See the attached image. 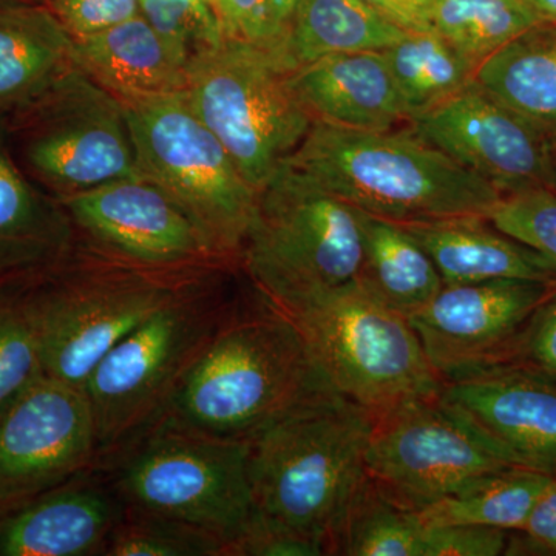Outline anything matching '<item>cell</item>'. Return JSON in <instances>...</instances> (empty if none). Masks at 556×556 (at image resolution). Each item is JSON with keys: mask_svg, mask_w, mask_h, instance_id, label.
<instances>
[{"mask_svg": "<svg viewBox=\"0 0 556 556\" xmlns=\"http://www.w3.org/2000/svg\"><path fill=\"white\" fill-rule=\"evenodd\" d=\"M329 387L294 321L263 298L252 308L239 303L223 321L179 382L160 422L248 441Z\"/></svg>", "mask_w": 556, "mask_h": 556, "instance_id": "6da1fadb", "label": "cell"}, {"mask_svg": "<svg viewBox=\"0 0 556 556\" xmlns=\"http://www.w3.org/2000/svg\"><path fill=\"white\" fill-rule=\"evenodd\" d=\"M375 415L329 387L270 420L249 441L255 508L327 544L367 479Z\"/></svg>", "mask_w": 556, "mask_h": 556, "instance_id": "7a4b0ae2", "label": "cell"}, {"mask_svg": "<svg viewBox=\"0 0 556 556\" xmlns=\"http://www.w3.org/2000/svg\"><path fill=\"white\" fill-rule=\"evenodd\" d=\"M287 164L358 211L396 223L486 218L503 197L412 130H353L314 121Z\"/></svg>", "mask_w": 556, "mask_h": 556, "instance_id": "3957f363", "label": "cell"}, {"mask_svg": "<svg viewBox=\"0 0 556 556\" xmlns=\"http://www.w3.org/2000/svg\"><path fill=\"white\" fill-rule=\"evenodd\" d=\"M222 268H150L110 255L73 258L27 280L22 299L43 375L80 388L94 367L181 289Z\"/></svg>", "mask_w": 556, "mask_h": 556, "instance_id": "277c9868", "label": "cell"}, {"mask_svg": "<svg viewBox=\"0 0 556 556\" xmlns=\"http://www.w3.org/2000/svg\"><path fill=\"white\" fill-rule=\"evenodd\" d=\"M212 270L161 306L84 383L105 467L160 422L175 390L239 302Z\"/></svg>", "mask_w": 556, "mask_h": 556, "instance_id": "5b68a950", "label": "cell"}, {"mask_svg": "<svg viewBox=\"0 0 556 556\" xmlns=\"http://www.w3.org/2000/svg\"><path fill=\"white\" fill-rule=\"evenodd\" d=\"M240 258L274 306L356 283L362 212L285 164L260 190Z\"/></svg>", "mask_w": 556, "mask_h": 556, "instance_id": "8992f818", "label": "cell"}, {"mask_svg": "<svg viewBox=\"0 0 556 556\" xmlns=\"http://www.w3.org/2000/svg\"><path fill=\"white\" fill-rule=\"evenodd\" d=\"M276 308L294 321L334 390L372 415L438 396L441 379L408 318L361 281Z\"/></svg>", "mask_w": 556, "mask_h": 556, "instance_id": "52a82bcc", "label": "cell"}, {"mask_svg": "<svg viewBox=\"0 0 556 556\" xmlns=\"http://www.w3.org/2000/svg\"><path fill=\"white\" fill-rule=\"evenodd\" d=\"M121 104L139 175L185 211L219 257H241L260 192L190 109L185 91Z\"/></svg>", "mask_w": 556, "mask_h": 556, "instance_id": "ba28073f", "label": "cell"}, {"mask_svg": "<svg viewBox=\"0 0 556 556\" xmlns=\"http://www.w3.org/2000/svg\"><path fill=\"white\" fill-rule=\"evenodd\" d=\"M100 468L127 506L200 527L226 548L255 511L243 439L160 422Z\"/></svg>", "mask_w": 556, "mask_h": 556, "instance_id": "9c48e42d", "label": "cell"}, {"mask_svg": "<svg viewBox=\"0 0 556 556\" xmlns=\"http://www.w3.org/2000/svg\"><path fill=\"white\" fill-rule=\"evenodd\" d=\"M289 75L265 47L228 36L188 68L185 97L190 109L258 192L313 127Z\"/></svg>", "mask_w": 556, "mask_h": 556, "instance_id": "30bf717a", "label": "cell"}, {"mask_svg": "<svg viewBox=\"0 0 556 556\" xmlns=\"http://www.w3.org/2000/svg\"><path fill=\"white\" fill-rule=\"evenodd\" d=\"M5 124L21 166L58 200L141 177L123 104L78 65Z\"/></svg>", "mask_w": 556, "mask_h": 556, "instance_id": "8fae6325", "label": "cell"}, {"mask_svg": "<svg viewBox=\"0 0 556 556\" xmlns=\"http://www.w3.org/2000/svg\"><path fill=\"white\" fill-rule=\"evenodd\" d=\"M514 467L438 396L375 415L365 468L391 500L422 510L492 471Z\"/></svg>", "mask_w": 556, "mask_h": 556, "instance_id": "7c38bea8", "label": "cell"}, {"mask_svg": "<svg viewBox=\"0 0 556 556\" xmlns=\"http://www.w3.org/2000/svg\"><path fill=\"white\" fill-rule=\"evenodd\" d=\"M98 466L80 388L42 375L0 401V515Z\"/></svg>", "mask_w": 556, "mask_h": 556, "instance_id": "4fadbf2b", "label": "cell"}, {"mask_svg": "<svg viewBox=\"0 0 556 556\" xmlns=\"http://www.w3.org/2000/svg\"><path fill=\"white\" fill-rule=\"evenodd\" d=\"M413 134L486 179L503 195L555 190L554 137L471 83L408 121Z\"/></svg>", "mask_w": 556, "mask_h": 556, "instance_id": "5bb4252c", "label": "cell"}, {"mask_svg": "<svg viewBox=\"0 0 556 556\" xmlns=\"http://www.w3.org/2000/svg\"><path fill=\"white\" fill-rule=\"evenodd\" d=\"M60 201L73 226L110 257L150 268H223L228 262L146 178L116 179Z\"/></svg>", "mask_w": 556, "mask_h": 556, "instance_id": "9a60e30c", "label": "cell"}, {"mask_svg": "<svg viewBox=\"0 0 556 556\" xmlns=\"http://www.w3.org/2000/svg\"><path fill=\"white\" fill-rule=\"evenodd\" d=\"M438 397L514 467L556 475V379L492 362L441 380Z\"/></svg>", "mask_w": 556, "mask_h": 556, "instance_id": "2e32d148", "label": "cell"}, {"mask_svg": "<svg viewBox=\"0 0 556 556\" xmlns=\"http://www.w3.org/2000/svg\"><path fill=\"white\" fill-rule=\"evenodd\" d=\"M555 294L554 283L515 278L444 285L408 320L442 380L503 361L507 343Z\"/></svg>", "mask_w": 556, "mask_h": 556, "instance_id": "e0dca14e", "label": "cell"}, {"mask_svg": "<svg viewBox=\"0 0 556 556\" xmlns=\"http://www.w3.org/2000/svg\"><path fill=\"white\" fill-rule=\"evenodd\" d=\"M126 508L108 471L91 468L0 515V556L104 555Z\"/></svg>", "mask_w": 556, "mask_h": 556, "instance_id": "ac0fdd59", "label": "cell"}, {"mask_svg": "<svg viewBox=\"0 0 556 556\" xmlns=\"http://www.w3.org/2000/svg\"><path fill=\"white\" fill-rule=\"evenodd\" d=\"M311 118L353 130H390L408 121L382 51L331 54L289 75Z\"/></svg>", "mask_w": 556, "mask_h": 556, "instance_id": "d6986e66", "label": "cell"}, {"mask_svg": "<svg viewBox=\"0 0 556 556\" xmlns=\"http://www.w3.org/2000/svg\"><path fill=\"white\" fill-rule=\"evenodd\" d=\"M72 218L36 188L11 148L0 116V281L27 280L72 254Z\"/></svg>", "mask_w": 556, "mask_h": 556, "instance_id": "ffe728a7", "label": "cell"}, {"mask_svg": "<svg viewBox=\"0 0 556 556\" xmlns=\"http://www.w3.org/2000/svg\"><path fill=\"white\" fill-rule=\"evenodd\" d=\"M75 65V38L49 3L0 0V116L27 109Z\"/></svg>", "mask_w": 556, "mask_h": 556, "instance_id": "44dd1931", "label": "cell"}, {"mask_svg": "<svg viewBox=\"0 0 556 556\" xmlns=\"http://www.w3.org/2000/svg\"><path fill=\"white\" fill-rule=\"evenodd\" d=\"M433 260L444 285L479 281H544L556 285V269L543 255L496 229L484 217L402 223Z\"/></svg>", "mask_w": 556, "mask_h": 556, "instance_id": "7402d4cb", "label": "cell"}, {"mask_svg": "<svg viewBox=\"0 0 556 556\" xmlns=\"http://www.w3.org/2000/svg\"><path fill=\"white\" fill-rule=\"evenodd\" d=\"M75 61L119 101L177 93L188 84V70L172 56L141 14L75 39Z\"/></svg>", "mask_w": 556, "mask_h": 556, "instance_id": "603a6c76", "label": "cell"}, {"mask_svg": "<svg viewBox=\"0 0 556 556\" xmlns=\"http://www.w3.org/2000/svg\"><path fill=\"white\" fill-rule=\"evenodd\" d=\"M405 35L362 0H300L283 39L269 51L292 73L331 54L387 50Z\"/></svg>", "mask_w": 556, "mask_h": 556, "instance_id": "cb8c5ba5", "label": "cell"}, {"mask_svg": "<svg viewBox=\"0 0 556 556\" xmlns=\"http://www.w3.org/2000/svg\"><path fill=\"white\" fill-rule=\"evenodd\" d=\"M475 83L556 138V27L532 28L486 58Z\"/></svg>", "mask_w": 556, "mask_h": 556, "instance_id": "d4e9b609", "label": "cell"}, {"mask_svg": "<svg viewBox=\"0 0 556 556\" xmlns=\"http://www.w3.org/2000/svg\"><path fill=\"white\" fill-rule=\"evenodd\" d=\"M364 266L361 283L407 318L415 316L444 288L426 249L402 223L362 212Z\"/></svg>", "mask_w": 556, "mask_h": 556, "instance_id": "484cf974", "label": "cell"}, {"mask_svg": "<svg viewBox=\"0 0 556 556\" xmlns=\"http://www.w3.org/2000/svg\"><path fill=\"white\" fill-rule=\"evenodd\" d=\"M555 475L507 467L468 482L419 510L426 526L467 525L522 530L530 511Z\"/></svg>", "mask_w": 556, "mask_h": 556, "instance_id": "4316f807", "label": "cell"}, {"mask_svg": "<svg viewBox=\"0 0 556 556\" xmlns=\"http://www.w3.org/2000/svg\"><path fill=\"white\" fill-rule=\"evenodd\" d=\"M382 53L408 121L470 86L479 67L433 30L407 33Z\"/></svg>", "mask_w": 556, "mask_h": 556, "instance_id": "83f0119b", "label": "cell"}, {"mask_svg": "<svg viewBox=\"0 0 556 556\" xmlns=\"http://www.w3.org/2000/svg\"><path fill=\"white\" fill-rule=\"evenodd\" d=\"M426 522L371 479L357 490L331 541V555L426 556Z\"/></svg>", "mask_w": 556, "mask_h": 556, "instance_id": "f1b7e54d", "label": "cell"}, {"mask_svg": "<svg viewBox=\"0 0 556 556\" xmlns=\"http://www.w3.org/2000/svg\"><path fill=\"white\" fill-rule=\"evenodd\" d=\"M536 27L522 0H439L431 20V30L478 65Z\"/></svg>", "mask_w": 556, "mask_h": 556, "instance_id": "f546056e", "label": "cell"}, {"mask_svg": "<svg viewBox=\"0 0 556 556\" xmlns=\"http://www.w3.org/2000/svg\"><path fill=\"white\" fill-rule=\"evenodd\" d=\"M222 538L178 519L127 506L104 556H225Z\"/></svg>", "mask_w": 556, "mask_h": 556, "instance_id": "4dcf8cb0", "label": "cell"}, {"mask_svg": "<svg viewBox=\"0 0 556 556\" xmlns=\"http://www.w3.org/2000/svg\"><path fill=\"white\" fill-rule=\"evenodd\" d=\"M139 10L186 70L226 38L211 0H139Z\"/></svg>", "mask_w": 556, "mask_h": 556, "instance_id": "1f68e13d", "label": "cell"}, {"mask_svg": "<svg viewBox=\"0 0 556 556\" xmlns=\"http://www.w3.org/2000/svg\"><path fill=\"white\" fill-rule=\"evenodd\" d=\"M42 375L38 336L20 281H0V401Z\"/></svg>", "mask_w": 556, "mask_h": 556, "instance_id": "d6a6232c", "label": "cell"}, {"mask_svg": "<svg viewBox=\"0 0 556 556\" xmlns=\"http://www.w3.org/2000/svg\"><path fill=\"white\" fill-rule=\"evenodd\" d=\"M486 219L543 255L556 269V192L551 188L507 193L486 215Z\"/></svg>", "mask_w": 556, "mask_h": 556, "instance_id": "836d02e7", "label": "cell"}, {"mask_svg": "<svg viewBox=\"0 0 556 556\" xmlns=\"http://www.w3.org/2000/svg\"><path fill=\"white\" fill-rule=\"evenodd\" d=\"M327 544L317 538L274 521L255 508L239 536L226 548V556H321Z\"/></svg>", "mask_w": 556, "mask_h": 556, "instance_id": "e575fe53", "label": "cell"}, {"mask_svg": "<svg viewBox=\"0 0 556 556\" xmlns=\"http://www.w3.org/2000/svg\"><path fill=\"white\" fill-rule=\"evenodd\" d=\"M75 39L86 38L141 14L139 0H46Z\"/></svg>", "mask_w": 556, "mask_h": 556, "instance_id": "d590c367", "label": "cell"}, {"mask_svg": "<svg viewBox=\"0 0 556 556\" xmlns=\"http://www.w3.org/2000/svg\"><path fill=\"white\" fill-rule=\"evenodd\" d=\"M507 543V530L493 527L427 526L426 556H497Z\"/></svg>", "mask_w": 556, "mask_h": 556, "instance_id": "8d00e7d4", "label": "cell"}, {"mask_svg": "<svg viewBox=\"0 0 556 556\" xmlns=\"http://www.w3.org/2000/svg\"><path fill=\"white\" fill-rule=\"evenodd\" d=\"M212 5L228 38L269 49L273 43L269 0H214Z\"/></svg>", "mask_w": 556, "mask_h": 556, "instance_id": "74e56055", "label": "cell"}, {"mask_svg": "<svg viewBox=\"0 0 556 556\" xmlns=\"http://www.w3.org/2000/svg\"><path fill=\"white\" fill-rule=\"evenodd\" d=\"M525 350L540 371L556 379V294L530 320Z\"/></svg>", "mask_w": 556, "mask_h": 556, "instance_id": "f35d334b", "label": "cell"}, {"mask_svg": "<svg viewBox=\"0 0 556 556\" xmlns=\"http://www.w3.org/2000/svg\"><path fill=\"white\" fill-rule=\"evenodd\" d=\"M383 20L407 33L431 31L439 0H362Z\"/></svg>", "mask_w": 556, "mask_h": 556, "instance_id": "ab89813d", "label": "cell"}, {"mask_svg": "<svg viewBox=\"0 0 556 556\" xmlns=\"http://www.w3.org/2000/svg\"><path fill=\"white\" fill-rule=\"evenodd\" d=\"M521 532L541 546L556 552V475L536 501Z\"/></svg>", "mask_w": 556, "mask_h": 556, "instance_id": "60d3db41", "label": "cell"}, {"mask_svg": "<svg viewBox=\"0 0 556 556\" xmlns=\"http://www.w3.org/2000/svg\"><path fill=\"white\" fill-rule=\"evenodd\" d=\"M300 0H269L270 27H273V43L268 50H276L288 30L289 21L294 14Z\"/></svg>", "mask_w": 556, "mask_h": 556, "instance_id": "b9f144b4", "label": "cell"}, {"mask_svg": "<svg viewBox=\"0 0 556 556\" xmlns=\"http://www.w3.org/2000/svg\"><path fill=\"white\" fill-rule=\"evenodd\" d=\"M543 27H556V0H522Z\"/></svg>", "mask_w": 556, "mask_h": 556, "instance_id": "7bdbcfd3", "label": "cell"}, {"mask_svg": "<svg viewBox=\"0 0 556 556\" xmlns=\"http://www.w3.org/2000/svg\"><path fill=\"white\" fill-rule=\"evenodd\" d=\"M554 175H555V189H556V138L554 139Z\"/></svg>", "mask_w": 556, "mask_h": 556, "instance_id": "ee69618b", "label": "cell"}, {"mask_svg": "<svg viewBox=\"0 0 556 556\" xmlns=\"http://www.w3.org/2000/svg\"><path fill=\"white\" fill-rule=\"evenodd\" d=\"M214 2V0H211V3Z\"/></svg>", "mask_w": 556, "mask_h": 556, "instance_id": "f6af8a7d", "label": "cell"}, {"mask_svg": "<svg viewBox=\"0 0 556 556\" xmlns=\"http://www.w3.org/2000/svg\"><path fill=\"white\" fill-rule=\"evenodd\" d=\"M43 2H46V0H43Z\"/></svg>", "mask_w": 556, "mask_h": 556, "instance_id": "bcb514c9", "label": "cell"}]
</instances>
